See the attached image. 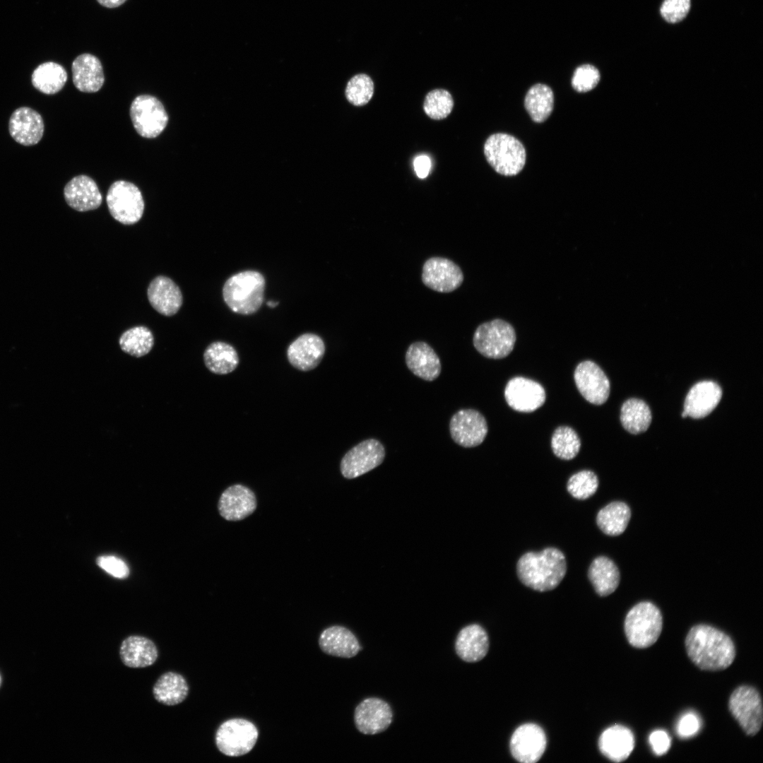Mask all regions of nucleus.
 Returning a JSON list of instances; mask_svg holds the SVG:
<instances>
[{
	"mask_svg": "<svg viewBox=\"0 0 763 763\" xmlns=\"http://www.w3.org/2000/svg\"><path fill=\"white\" fill-rule=\"evenodd\" d=\"M567 564L563 552L556 548L523 555L516 564L519 580L538 591L556 588L565 576Z\"/></svg>",
	"mask_w": 763,
	"mask_h": 763,
	"instance_id": "2",
	"label": "nucleus"
},
{
	"mask_svg": "<svg viewBox=\"0 0 763 763\" xmlns=\"http://www.w3.org/2000/svg\"><path fill=\"white\" fill-rule=\"evenodd\" d=\"M449 432L451 439L459 446L475 447L482 444L486 437L487 421L475 409H461L450 420Z\"/></svg>",
	"mask_w": 763,
	"mask_h": 763,
	"instance_id": "12",
	"label": "nucleus"
},
{
	"mask_svg": "<svg viewBox=\"0 0 763 763\" xmlns=\"http://www.w3.org/2000/svg\"><path fill=\"white\" fill-rule=\"evenodd\" d=\"M701 728V721L693 712L685 714L679 720L677 733L681 738H689L695 735Z\"/></svg>",
	"mask_w": 763,
	"mask_h": 763,
	"instance_id": "45",
	"label": "nucleus"
},
{
	"mask_svg": "<svg viewBox=\"0 0 763 763\" xmlns=\"http://www.w3.org/2000/svg\"><path fill=\"white\" fill-rule=\"evenodd\" d=\"M97 2L107 8H116L123 4L126 0H97Z\"/></svg>",
	"mask_w": 763,
	"mask_h": 763,
	"instance_id": "48",
	"label": "nucleus"
},
{
	"mask_svg": "<svg viewBox=\"0 0 763 763\" xmlns=\"http://www.w3.org/2000/svg\"><path fill=\"white\" fill-rule=\"evenodd\" d=\"M406 364L409 370L420 379L432 382L440 374L442 365L434 349L427 343H411L406 353Z\"/></svg>",
	"mask_w": 763,
	"mask_h": 763,
	"instance_id": "23",
	"label": "nucleus"
},
{
	"mask_svg": "<svg viewBox=\"0 0 763 763\" xmlns=\"http://www.w3.org/2000/svg\"><path fill=\"white\" fill-rule=\"evenodd\" d=\"M551 447L556 456L563 460H570L578 454L581 440L572 428L560 426L553 432Z\"/></svg>",
	"mask_w": 763,
	"mask_h": 763,
	"instance_id": "38",
	"label": "nucleus"
},
{
	"mask_svg": "<svg viewBox=\"0 0 763 763\" xmlns=\"http://www.w3.org/2000/svg\"><path fill=\"white\" fill-rule=\"evenodd\" d=\"M374 93V83L365 73H359L352 77L345 88V96L348 102L355 106L366 105Z\"/></svg>",
	"mask_w": 763,
	"mask_h": 763,
	"instance_id": "40",
	"label": "nucleus"
},
{
	"mask_svg": "<svg viewBox=\"0 0 763 763\" xmlns=\"http://www.w3.org/2000/svg\"><path fill=\"white\" fill-rule=\"evenodd\" d=\"M504 398L514 410L531 413L543 405L546 395L544 388L537 382L516 377L507 384Z\"/></svg>",
	"mask_w": 763,
	"mask_h": 763,
	"instance_id": "17",
	"label": "nucleus"
},
{
	"mask_svg": "<svg viewBox=\"0 0 763 763\" xmlns=\"http://www.w3.org/2000/svg\"><path fill=\"white\" fill-rule=\"evenodd\" d=\"M422 280L434 291L450 292L462 284L463 274L454 261L443 257H432L422 266Z\"/></svg>",
	"mask_w": 763,
	"mask_h": 763,
	"instance_id": "14",
	"label": "nucleus"
},
{
	"mask_svg": "<svg viewBox=\"0 0 763 763\" xmlns=\"http://www.w3.org/2000/svg\"><path fill=\"white\" fill-rule=\"evenodd\" d=\"M722 396L719 385L713 381H702L694 384L685 400L683 418H702L711 413Z\"/></svg>",
	"mask_w": 763,
	"mask_h": 763,
	"instance_id": "20",
	"label": "nucleus"
},
{
	"mask_svg": "<svg viewBox=\"0 0 763 763\" xmlns=\"http://www.w3.org/2000/svg\"><path fill=\"white\" fill-rule=\"evenodd\" d=\"M454 100L449 92L444 89H436L429 92L425 96L423 110L425 114L433 119L446 118L451 112Z\"/></svg>",
	"mask_w": 763,
	"mask_h": 763,
	"instance_id": "39",
	"label": "nucleus"
},
{
	"mask_svg": "<svg viewBox=\"0 0 763 763\" xmlns=\"http://www.w3.org/2000/svg\"><path fill=\"white\" fill-rule=\"evenodd\" d=\"M265 278L256 271H244L230 276L223 288V297L234 312L249 315L261 307L264 297Z\"/></svg>",
	"mask_w": 763,
	"mask_h": 763,
	"instance_id": "3",
	"label": "nucleus"
},
{
	"mask_svg": "<svg viewBox=\"0 0 763 763\" xmlns=\"http://www.w3.org/2000/svg\"><path fill=\"white\" fill-rule=\"evenodd\" d=\"M278 302H273V301H269V302H267V305L268 307H275L276 306L278 305Z\"/></svg>",
	"mask_w": 763,
	"mask_h": 763,
	"instance_id": "49",
	"label": "nucleus"
},
{
	"mask_svg": "<svg viewBox=\"0 0 763 763\" xmlns=\"http://www.w3.org/2000/svg\"><path fill=\"white\" fill-rule=\"evenodd\" d=\"M598 746L601 753L608 759L621 762L627 759L633 751L634 737L628 728L614 725L601 733Z\"/></svg>",
	"mask_w": 763,
	"mask_h": 763,
	"instance_id": "27",
	"label": "nucleus"
},
{
	"mask_svg": "<svg viewBox=\"0 0 763 763\" xmlns=\"http://www.w3.org/2000/svg\"><path fill=\"white\" fill-rule=\"evenodd\" d=\"M325 344L318 335L307 333L293 341L287 350L289 362L301 371H309L317 367L325 353Z\"/></svg>",
	"mask_w": 763,
	"mask_h": 763,
	"instance_id": "18",
	"label": "nucleus"
},
{
	"mask_svg": "<svg viewBox=\"0 0 763 763\" xmlns=\"http://www.w3.org/2000/svg\"><path fill=\"white\" fill-rule=\"evenodd\" d=\"M319 644L325 653L345 658L354 657L362 649L355 635L338 625L325 629L319 636Z\"/></svg>",
	"mask_w": 763,
	"mask_h": 763,
	"instance_id": "26",
	"label": "nucleus"
},
{
	"mask_svg": "<svg viewBox=\"0 0 763 763\" xmlns=\"http://www.w3.org/2000/svg\"><path fill=\"white\" fill-rule=\"evenodd\" d=\"M685 646L691 661L703 670H723L735 658V648L731 638L708 625L693 626L685 637Z\"/></svg>",
	"mask_w": 763,
	"mask_h": 763,
	"instance_id": "1",
	"label": "nucleus"
},
{
	"mask_svg": "<svg viewBox=\"0 0 763 763\" xmlns=\"http://www.w3.org/2000/svg\"><path fill=\"white\" fill-rule=\"evenodd\" d=\"M515 342L514 327L501 319H495L478 326L473 338V345L478 352L491 359H501L509 355Z\"/></svg>",
	"mask_w": 763,
	"mask_h": 763,
	"instance_id": "6",
	"label": "nucleus"
},
{
	"mask_svg": "<svg viewBox=\"0 0 763 763\" xmlns=\"http://www.w3.org/2000/svg\"><path fill=\"white\" fill-rule=\"evenodd\" d=\"M413 167L419 178H425L430 173L431 168L430 158L425 155L417 156L413 160Z\"/></svg>",
	"mask_w": 763,
	"mask_h": 763,
	"instance_id": "47",
	"label": "nucleus"
},
{
	"mask_svg": "<svg viewBox=\"0 0 763 763\" xmlns=\"http://www.w3.org/2000/svg\"><path fill=\"white\" fill-rule=\"evenodd\" d=\"M598 487L597 475L591 471L583 470L568 480L567 489L577 499H586L593 495Z\"/></svg>",
	"mask_w": 763,
	"mask_h": 763,
	"instance_id": "41",
	"label": "nucleus"
},
{
	"mask_svg": "<svg viewBox=\"0 0 763 763\" xmlns=\"http://www.w3.org/2000/svg\"><path fill=\"white\" fill-rule=\"evenodd\" d=\"M574 378L582 396L589 403L602 405L610 394V382L601 368L593 361L580 362L576 367Z\"/></svg>",
	"mask_w": 763,
	"mask_h": 763,
	"instance_id": "13",
	"label": "nucleus"
},
{
	"mask_svg": "<svg viewBox=\"0 0 763 763\" xmlns=\"http://www.w3.org/2000/svg\"><path fill=\"white\" fill-rule=\"evenodd\" d=\"M256 508L254 493L249 487L236 484L227 487L220 495L218 510L227 521H239L252 514Z\"/></svg>",
	"mask_w": 763,
	"mask_h": 763,
	"instance_id": "21",
	"label": "nucleus"
},
{
	"mask_svg": "<svg viewBox=\"0 0 763 763\" xmlns=\"http://www.w3.org/2000/svg\"><path fill=\"white\" fill-rule=\"evenodd\" d=\"M649 743L654 754L657 756H661L668 751L671 741L666 731L657 730L652 732L649 735Z\"/></svg>",
	"mask_w": 763,
	"mask_h": 763,
	"instance_id": "46",
	"label": "nucleus"
},
{
	"mask_svg": "<svg viewBox=\"0 0 763 763\" xmlns=\"http://www.w3.org/2000/svg\"><path fill=\"white\" fill-rule=\"evenodd\" d=\"M189 686L185 678L177 673L167 672L155 682L153 694L160 703L175 706L182 703L187 697Z\"/></svg>",
	"mask_w": 763,
	"mask_h": 763,
	"instance_id": "31",
	"label": "nucleus"
},
{
	"mask_svg": "<svg viewBox=\"0 0 763 763\" xmlns=\"http://www.w3.org/2000/svg\"><path fill=\"white\" fill-rule=\"evenodd\" d=\"M662 627L661 613L649 601H642L632 607L627 613L624 624L627 641L637 649L652 646L660 637Z\"/></svg>",
	"mask_w": 763,
	"mask_h": 763,
	"instance_id": "4",
	"label": "nucleus"
},
{
	"mask_svg": "<svg viewBox=\"0 0 763 763\" xmlns=\"http://www.w3.org/2000/svg\"><path fill=\"white\" fill-rule=\"evenodd\" d=\"M203 361L207 369L216 374H226L234 371L239 364V357L230 344L215 341L206 348Z\"/></svg>",
	"mask_w": 763,
	"mask_h": 763,
	"instance_id": "32",
	"label": "nucleus"
},
{
	"mask_svg": "<svg viewBox=\"0 0 763 763\" xmlns=\"http://www.w3.org/2000/svg\"><path fill=\"white\" fill-rule=\"evenodd\" d=\"M64 196L67 204L80 212L96 209L102 201L95 181L84 175L74 177L66 184Z\"/></svg>",
	"mask_w": 763,
	"mask_h": 763,
	"instance_id": "22",
	"label": "nucleus"
},
{
	"mask_svg": "<svg viewBox=\"0 0 763 763\" xmlns=\"http://www.w3.org/2000/svg\"><path fill=\"white\" fill-rule=\"evenodd\" d=\"M484 153L492 167L504 176L517 175L526 162L524 145L514 136L507 134L490 136L484 145Z\"/></svg>",
	"mask_w": 763,
	"mask_h": 763,
	"instance_id": "5",
	"label": "nucleus"
},
{
	"mask_svg": "<svg viewBox=\"0 0 763 763\" xmlns=\"http://www.w3.org/2000/svg\"><path fill=\"white\" fill-rule=\"evenodd\" d=\"M620 421L623 427L632 434L644 432L651 422V410L644 401L628 399L622 406Z\"/></svg>",
	"mask_w": 763,
	"mask_h": 763,
	"instance_id": "36",
	"label": "nucleus"
},
{
	"mask_svg": "<svg viewBox=\"0 0 763 763\" xmlns=\"http://www.w3.org/2000/svg\"><path fill=\"white\" fill-rule=\"evenodd\" d=\"M547 740L543 730L534 723H526L518 727L510 740L513 757L522 763H535L543 755Z\"/></svg>",
	"mask_w": 763,
	"mask_h": 763,
	"instance_id": "15",
	"label": "nucleus"
},
{
	"mask_svg": "<svg viewBox=\"0 0 763 763\" xmlns=\"http://www.w3.org/2000/svg\"><path fill=\"white\" fill-rule=\"evenodd\" d=\"M728 709L742 730L750 736L755 735L763 722V707L759 692L750 685H741L731 693Z\"/></svg>",
	"mask_w": 763,
	"mask_h": 763,
	"instance_id": "8",
	"label": "nucleus"
},
{
	"mask_svg": "<svg viewBox=\"0 0 763 763\" xmlns=\"http://www.w3.org/2000/svg\"><path fill=\"white\" fill-rule=\"evenodd\" d=\"M524 105L531 118L537 123L545 121L550 115L554 105L552 89L545 84H536L527 92Z\"/></svg>",
	"mask_w": 763,
	"mask_h": 763,
	"instance_id": "35",
	"label": "nucleus"
},
{
	"mask_svg": "<svg viewBox=\"0 0 763 763\" xmlns=\"http://www.w3.org/2000/svg\"><path fill=\"white\" fill-rule=\"evenodd\" d=\"M67 81V73L59 64L47 61L40 64L32 72V85L40 92L53 95L60 91Z\"/></svg>",
	"mask_w": 763,
	"mask_h": 763,
	"instance_id": "33",
	"label": "nucleus"
},
{
	"mask_svg": "<svg viewBox=\"0 0 763 763\" xmlns=\"http://www.w3.org/2000/svg\"><path fill=\"white\" fill-rule=\"evenodd\" d=\"M106 201L111 215L122 224H135L143 215L144 201L142 194L131 182H114L108 189Z\"/></svg>",
	"mask_w": 763,
	"mask_h": 763,
	"instance_id": "7",
	"label": "nucleus"
},
{
	"mask_svg": "<svg viewBox=\"0 0 763 763\" xmlns=\"http://www.w3.org/2000/svg\"><path fill=\"white\" fill-rule=\"evenodd\" d=\"M385 457L384 445L376 439H367L351 448L342 458L340 469L348 479L357 478L379 466Z\"/></svg>",
	"mask_w": 763,
	"mask_h": 763,
	"instance_id": "11",
	"label": "nucleus"
},
{
	"mask_svg": "<svg viewBox=\"0 0 763 763\" xmlns=\"http://www.w3.org/2000/svg\"><path fill=\"white\" fill-rule=\"evenodd\" d=\"M258 736L259 732L254 723L243 718H232L223 722L218 728L215 744L223 754L239 757L253 749Z\"/></svg>",
	"mask_w": 763,
	"mask_h": 763,
	"instance_id": "9",
	"label": "nucleus"
},
{
	"mask_svg": "<svg viewBox=\"0 0 763 763\" xmlns=\"http://www.w3.org/2000/svg\"><path fill=\"white\" fill-rule=\"evenodd\" d=\"M123 352L140 357L147 355L153 348L154 337L146 326H138L124 331L119 339Z\"/></svg>",
	"mask_w": 763,
	"mask_h": 763,
	"instance_id": "37",
	"label": "nucleus"
},
{
	"mask_svg": "<svg viewBox=\"0 0 763 763\" xmlns=\"http://www.w3.org/2000/svg\"><path fill=\"white\" fill-rule=\"evenodd\" d=\"M588 576L595 591L601 596L613 593L617 588L620 575L615 562L605 556H599L591 562Z\"/></svg>",
	"mask_w": 763,
	"mask_h": 763,
	"instance_id": "30",
	"label": "nucleus"
},
{
	"mask_svg": "<svg viewBox=\"0 0 763 763\" xmlns=\"http://www.w3.org/2000/svg\"><path fill=\"white\" fill-rule=\"evenodd\" d=\"M147 295L150 305L165 316L175 314L182 304V295L179 288L166 276L155 278L148 285Z\"/></svg>",
	"mask_w": 763,
	"mask_h": 763,
	"instance_id": "24",
	"label": "nucleus"
},
{
	"mask_svg": "<svg viewBox=\"0 0 763 763\" xmlns=\"http://www.w3.org/2000/svg\"><path fill=\"white\" fill-rule=\"evenodd\" d=\"M599 71L591 64L578 66L572 78V88L579 93H585L593 89L600 81Z\"/></svg>",
	"mask_w": 763,
	"mask_h": 763,
	"instance_id": "42",
	"label": "nucleus"
},
{
	"mask_svg": "<svg viewBox=\"0 0 763 763\" xmlns=\"http://www.w3.org/2000/svg\"><path fill=\"white\" fill-rule=\"evenodd\" d=\"M130 117L136 132L147 138L159 136L169 119L162 102L150 95H138L132 101Z\"/></svg>",
	"mask_w": 763,
	"mask_h": 763,
	"instance_id": "10",
	"label": "nucleus"
},
{
	"mask_svg": "<svg viewBox=\"0 0 763 763\" xmlns=\"http://www.w3.org/2000/svg\"><path fill=\"white\" fill-rule=\"evenodd\" d=\"M630 517V509L625 503L613 502L598 511L596 523L604 533L615 536L625 531Z\"/></svg>",
	"mask_w": 763,
	"mask_h": 763,
	"instance_id": "34",
	"label": "nucleus"
},
{
	"mask_svg": "<svg viewBox=\"0 0 763 763\" xmlns=\"http://www.w3.org/2000/svg\"><path fill=\"white\" fill-rule=\"evenodd\" d=\"M119 656L122 663L133 668L152 666L158 659V651L150 639L131 635L124 639L120 646Z\"/></svg>",
	"mask_w": 763,
	"mask_h": 763,
	"instance_id": "29",
	"label": "nucleus"
},
{
	"mask_svg": "<svg viewBox=\"0 0 763 763\" xmlns=\"http://www.w3.org/2000/svg\"><path fill=\"white\" fill-rule=\"evenodd\" d=\"M489 649V639L485 630L478 624L462 628L455 641V651L463 661L475 663L482 660Z\"/></svg>",
	"mask_w": 763,
	"mask_h": 763,
	"instance_id": "28",
	"label": "nucleus"
},
{
	"mask_svg": "<svg viewBox=\"0 0 763 763\" xmlns=\"http://www.w3.org/2000/svg\"><path fill=\"white\" fill-rule=\"evenodd\" d=\"M1 682H2V678H1V673H0V687L1 685Z\"/></svg>",
	"mask_w": 763,
	"mask_h": 763,
	"instance_id": "50",
	"label": "nucleus"
},
{
	"mask_svg": "<svg viewBox=\"0 0 763 763\" xmlns=\"http://www.w3.org/2000/svg\"><path fill=\"white\" fill-rule=\"evenodd\" d=\"M690 6V0H664L660 8V13L667 22L676 23L687 16Z\"/></svg>",
	"mask_w": 763,
	"mask_h": 763,
	"instance_id": "43",
	"label": "nucleus"
},
{
	"mask_svg": "<svg viewBox=\"0 0 763 763\" xmlns=\"http://www.w3.org/2000/svg\"><path fill=\"white\" fill-rule=\"evenodd\" d=\"M73 83L75 87L83 93H95L104 84L105 76L100 59L95 56L84 53L78 56L71 65Z\"/></svg>",
	"mask_w": 763,
	"mask_h": 763,
	"instance_id": "25",
	"label": "nucleus"
},
{
	"mask_svg": "<svg viewBox=\"0 0 763 763\" xmlns=\"http://www.w3.org/2000/svg\"><path fill=\"white\" fill-rule=\"evenodd\" d=\"M392 721L393 711L390 705L378 697L364 699L355 709V726L365 735H375L385 731Z\"/></svg>",
	"mask_w": 763,
	"mask_h": 763,
	"instance_id": "16",
	"label": "nucleus"
},
{
	"mask_svg": "<svg viewBox=\"0 0 763 763\" xmlns=\"http://www.w3.org/2000/svg\"><path fill=\"white\" fill-rule=\"evenodd\" d=\"M44 122L37 111L28 107L16 109L8 122L11 137L18 143L30 146L39 143L44 134Z\"/></svg>",
	"mask_w": 763,
	"mask_h": 763,
	"instance_id": "19",
	"label": "nucleus"
},
{
	"mask_svg": "<svg viewBox=\"0 0 763 763\" xmlns=\"http://www.w3.org/2000/svg\"><path fill=\"white\" fill-rule=\"evenodd\" d=\"M97 565L114 577L123 579L129 574L126 564L120 558L113 555L100 556L97 559Z\"/></svg>",
	"mask_w": 763,
	"mask_h": 763,
	"instance_id": "44",
	"label": "nucleus"
}]
</instances>
